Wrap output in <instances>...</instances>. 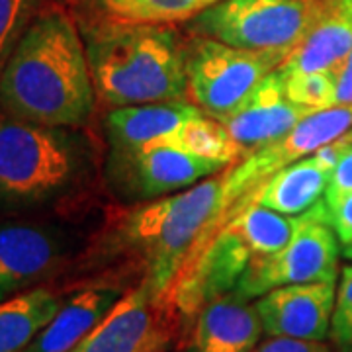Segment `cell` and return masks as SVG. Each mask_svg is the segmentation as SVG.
Returning <instances> with one entry per match:
<instances>
[{
	"label": "cell",
	"mask_w": 352,
	"mask_h": 352,
	"mask_svg": "<svg viewBox=\"0 0 352 352\" xmlns=\"http://www.w3.org/2000/svg\"><path fill=\"white\" fill-rule=\"evenodd\" d=\"M339 237L329 223L323 200L300 215L289 243L274 254L254 258L241 278L237 292L254 300L280 286L337 282Z\"/></svg>",
	"instance_id": "obj_6"
},
{
	"label": "cell",
	"mask_w": 352,
	"mask_h": 352,
	"mask_svg": "<svg viewBox=\"0 0 352 352\" xmlns=\"http://www.w3.org/2000/svg\"><path fill=\"white\" fill-rule=\"evenodd\" d=\"M201 110L184 100L120 106L106 118V133L112 149H139L175 131Z\"/></svg>",
	"instance_id": "obj_18"
},
{
	"label": "cell",
	"mask_w": 352,
	"mask_h": 352,
	"mask_svg": "<svg viewBox=\"0 0 352 352\" xmlns=\"http://www.w3.org/2000/svg\"><path fill=\"white\" fill-rule=\"evenodd\" d=\"M329 337L339 352H352V264L340 268Z\"/></svg>",
	"instance_id": "obj_25"
},
{
	"label": "cell",
	"mask_w": 352,
	"mask_h": 352,
	"mask_svg": "<svg viewBox=\"0 0 352 352\" xmlns=\"http://www.w3.org/2000/svg\"><path fill=\"white\" fill-rule=\"evenodd\" d=\"M335 106H352V51L337 71Z\"/></svg>",
	"instance_id": "obj_29"
},
{
	"label": "cell",
	"mask_w": 352,
	"mask_h": 352,
	"mask_svg": "<svg viewBox=\"0 0 352 352\" xmlns=\"http://www.w3.org/2000/svg\"><path fill=\"white\" fill-rule=\"evenodd\" d=\"M298 219L300 215H284L251 201L247 206H241L239 210L231 212L212 233L223 226L231 227L241 239L251 247L254 258H261V256L274 254L288 245L296 233ZM210 235H206L200 243H204Z\"/></svg>",
	"instance_id": "obj_20"
},
{
	"label": "cell",
	"mask_w": 352,
	"mask_h": 352,
	"mask_svg": "<svg viewBox=\"0 0 352 352\" xmlns=\"http://www.w3.org/2000/svg\"><path fill=\"white\" fill-rule=\"evenodd\" d=\"M349 192H352V127L346 131V147H344V153L339 159L337 166L331 173V180H329L323 200L335 201Z\"/></svg>",
	"instance_id": "obj_26"
},
{
	"label": "cell",
	"mask_w": 352,
	"mask_h": 352,
	"mask_svg": "<svg viewBox=\"0 0 352 352\" xmlns=\"http://www.w3.org/2000/svg\"><path fill=\"white\" fill-rule=\"evenodd\" d=\"M329 0H219L192 16V30L231 47L286 61Z\"/></svg>",
	"instance_id": "obj_5"
},
{
	"label": "cell",
	"mask_w": 352,
	"mask_h": 352,
	"mask_svg": "<svg viewBox=\"0 0 352 352\" xmlns=\"http://www.w3.org/2000/svg\"><path fill=\"white\" fill-rule=\"evenodd\" d=\"M339 4H340V8L349 14V18L352 20V0H339Z\"/></svg>",
	"instance_id": "obj_30"
},
{
	"label": "cell",
	"mask_w": 352,
	"mask_h": 352,
	"mask_svg": "<svg viewBox=\"0 0 352 352\" xmlns=\"http://www.w3.org/2000/svg\"><path fill=\"white\" fill-rule=\"evenodd\" d=\"M110 168L113 180L127 188V194L147 200L190 188L206 180V176L223 170L226 164L173 147L149 145L139 149H112Z\"/></svg>",
	"instance_id": "obj_10"
},
{
	"label": "cell",
	"mask_w": 352,
	"mask_h": 352,
	"mask_svg": "<svg viewBox=\"0 0 352 352\" xmlns=\"http://www.w3.org/2000/svg\"><path fill=\"white\" fill-rule=\"evenodd\" d=\"M61 256V239L47 227L0 223V302L50 276Z\"/></svg>",
	"instance_id": "obj_12"
},
{
	"label": "cell",
	"mask_w": 352,
	"mask_h": 352,
	"mask_svg": "<svg viewBox=\"0 0 352 352\" xmlns=\"http://www.w3.org/2000/svg\"><path fill=\"white\" fill-rule=\"evenodd\" d=\"M280 65L282 61L272 55L237 50L200 36L188 45V94L201 112L223 122Z\"/></svg>",
	"instance_id": "obj_7"
},
{
	"label": "cell",
	"mask_w": 352,
	"mask_h": 352,
	"mask_svg": "<svg viewBox=\"0 0 352 352\" xmlns=\"http://www.w3.org/2000/svg\"><path fill=\"white\" fill-rule=\"evenodd\" d=\"M263 333L256 305L233 289L208 302L196 314L190 352H252Z\"/></svg>",
	"instance_id": "obj_14"
},
{
	"label": "cell",
	"mask_w": 352,
	"mask_h": 352,
	"mask_svg": "<svg viewBox=\"0 0 352 352\" xmlns=\"http://www.w3.org/2000/svg\"><path fill=\"white\" fill-rule=\"evenodd\" d=\"M61 298L47 288L20 292L0 302V352H24L61 307Z\"/></svg>",
	"instance_id": "obj_19"
},
{
	"label": "cell",
	"mask_w": 352,
	"mask_h": 352,
	"mask_svg": "<svg viewBox=\"0 0 352 352\" xmlns=\"http://www.w3.org/2000/svg\"><path fill=\"white\" fill-rule=\"evenodd\" d=\"M215 2H219V0H212V4H215Z\"/></svg>",
	"instance_id": "obj_32"
},
{
	"label": "cell",
	"mask_w": 352,
	"mask_h": 352,
	"mask_svg": "<svg viewBox=\"0 0 352 352\" xmlns=\"http://www.w3.org/2000/svg\"><path fill=\"white\" fill-rule=\"evenodd\" d=\"M39 0H0V63L12 53L18 39L38 10Z\"/></svg>",
	"instance_id": "obj_24"
},
{
	"label": "cell",
	"mask_w": 352,
	"mask_h": 352,
	"mask_svg": "<svg viewBox=\"0 0 352 352\" xmlns=\"http://www.w3.org/2000/svg\"><path fill=\"white\" fill-rule=\"evenodd\" d=\"M87 47L63 12L39 14L0 73L4 112L51 127L85 126L94 108Z\"/></svg>",
	"instance_id": "obj_1"
},
{
	"label": "cell",
	"mask_w": 352,
	"mask_h": 352,
	"mask_svg": "<svg viewBox=\"0 0 352 352\" xmlns=\"http://www.w3.org/2000/svg\"><path fill=\"white\" fill-rule=\"evenodd\" d=\"M65 129L0 113V206H36L75 184L85 157Z\"/></svg>",
	"instance_id": "obj_4"
},
{
	"label": "cell",
	"mask_w": 352,
	"mask_h": 352,
	"mask_svg": "<svg viewBox=\"0 0 352 352\" xmlns=\"http://www.w3.org/2000/svg\"><path fill=\"white\" fill-rule=\"evenodd\" d=\"M352 51V20L340 8L339 0H329L325 10L307 34L286 57L280 69L286 75L339 71Z\"/></svg>",
	"instance_id": "obj_17"
},
{
	"label": "cell",
	"mask_w": 352,
	"mask_h": 352,
	"mask_svg": "<svg viewBox=\"0 0 352 352\" xmlns=\"http://www.w3.org/2000/svg\"><path fill=\"white\" fill-rule=\"evenodd\" d=\"M221 201L223 175L201 180L184 192L166 194L127 215L122 241L143 258V284L153 294L170 300L190 252L221 212Z\"/></svg>",
	"instance_id": "obj_3"
},
{
	"label": "cell",
	"mask_w": 352,
	"mask_h": 352,
	"mask_svg": "<svg viewBox=\"0 0 352 352\" xmlns=\"http://www.w3.org/2000/svg\"><path fill=\"white\" fill-rule=\"evenodd\" d=\"M311 112L289 102L286 96L284 73L278 67L264 76L263 82L254 88L249 100L231 113L221 124L241 145V149L251 153L274 139L286 135Z\"/></svg>",
	"instance_id": "obj_13"
},
{
	"label": "cell",
	"mask_w": 352,
	"mask_h": 352,
	"mask_svg": "<svg viewBox=\"0 0 352 352\" xmlns=\"http://www.w3.org/2000/svg\"><path fill=\"white\" fill-rule=\"evenodd\" d=\"M124 298V289L116 286H92L76 292L24 352H69L112 311Z\"/></svg>",
	"instance_id": "obj_16"
},
{
	"label": "cell",
	"mask_w": 352,
	"mask_h": 352,
	"mask_svg": "<svg viewBox=\"0 0 352 352\" xmlns=\"http://www.w3.org/2000/svg\"><path fill=\"white\" fill-rule=\"evenodd\" d=\"M284 73V71H282ZM286 96L289 102L307 112H321L335 106L337 73L335 71H315V73H294L286 75Z\"/></svg>",
	"instance_id": "obj_23"
},
{
	"label": "cell",
	"mask_w": 352,
	"mask_h": 352,
	"mask_svg": "<svg viewBox=\"0 0 352 352\" xmlns=\"http://www.w3.org/2000/svg\"><path fill=\"white\" fill-rule=\"evenodd\" d=\"M94 92L113 108L184 100L188 45L164 24L104 25L88 34Z\"/></svg>",
	"instance_id": "obj_2"
},
{
	"label": "cell",
	"mask_w": 352,
	"mask_h": 352,
	"mask_svg": "<svg viewBox=\"0 0 352 352\" xmlns=\"http://www.w3.org/2000/svg\"><path fill=\"white\" fill-rule=\"evenodd\" d=\"M342 254L349 258V261H352V245H346V247H342Z\"/></svg>",
	"instance_id": "obj_31"
},
{
	"label": "cell",
	"mask_w": 352,
	"mask_h": 352,
	"mask_svg": "<svg viewBox=\"0 0 352 352\" xmlns=\"http://www.w3.org/2000/svg\"><path fill=\"white\" fill-rule=\"evenodd\" d=\"M335 282L289 284L256 298L264 333L268 337L325 340L335 309Z\"/></svg>",
	"instance_id": "obj_11"
},
{
	"label": "cell",
	"mask_w": 352,
	"mask_h": 352,
	"mask_svg": "<svg viewBox=\"0 0 352 352\" xmlns=\"http://www.w3.org/2000/svg\"><path fill=\"white\" fill-rule=\"evenodd\" d=\"M351 127L352 106H333L305 116L286 135L249 153L243 163L223 173V201L219 215L233 204L245 200L274 173L286 168L288 164L298 163L303 157L314 155L317 149L342 135Z\"/></svg>",
	"instance_id": "obj_8"
},
{
	"label": "cell",
	"mask_w": 352,
	"mask_h": 352,
	"mask_svg": "<svg viewBox=\"0 0 352 352\" xmlns=\"http://www.w3.org/2000/svg\"><path fill=\"white\" fill-rule=\"evenodd\" d=\"M184 323L175 303L141 282L69 352H166Z\"/></svg>",
	"instance_id": "obj_9"
},
{
	"label": "cell",
	"mask_w": 352,
	"mask_h": 352,
	"mask_svg": "<svg viewBox=\"0 0 352 352\" xmlns=\"http://www.w3.org/2000/svg\"><path fill=\"white\" fill-rule=\"evenodd\" d=\"M329 180H331V168H327L315 155L303 157L298 163L288 164L286 168L274 173L245 200L233 204L206 229L204 237L210 235L231 212L239 210L241 206H247L251 201L284 215L305 214L325 198Z\"/></svg>",
	"instance_id": "obj_15"
},
{
	"label": "cell",
	"mask_w": 352,
	"mask_h": 352,
	"mask_svg": "<svg viewBox=\"0 0 352 352\" xmlns=\"http://www.w3.org/2000/svg\"><path fill=\"white\" fill-rule=\"evenodd\" d=\"M118 24H170L190 20L212 0H87Z\"/></svg>",
	"instance_id": "obj_22"
},
{
	"label": "cell",
	"mask_w": 352,
	"mask_h": 352,
	"mask_svg": "<svg viewBox=\"0 0 352 352\" xmlns=\"http://www.w3.org/2000/svg\"><path fill=\"white\" fill-rule=\"evenodd\" d=\"M252 352H331L325 340L292 339V337H268L258 342Z\"/></svg>",
	"instance_id": "obj_28"
},
{
	"label": "cell",
	"mask_w": 352,
	"mask_h": 352,
	"mask_svg": "<svg viewBox=\"0 0 352 352\" xmlns=\"http://www.w3.org/2000/svg\"><path fill=\"white\" fill-rule=\"evenodd\" d=\"M325 214H327L329 223L333 226L340 245L346 247L352 245V192L344 194L342 198L335 201H325Z\"/></svg>",
	"instance_id": "obj_27"
},
{
	"label": "cell",
	"mask_w": 352,
	"mask_h": 352,
	"mask_svg": "<svg viewBox=\"0 0 352 352\" xmlns=\"http://www.w3.org/2000/svg\"><path fill=\"white\" fill-rule=\"evenodd\" d=\"M151 145L180 149V151L190 153L194 157H200V159L223 163L226 166L235 163V159L243 151L239 143L229 133V129L219 120L204 112L192 116L182 126L166 133L164 138L157 139ZM145 147H149V145H145Z\"/></svg>",
	"instance_id": "obj_21"
}]
</instances>
